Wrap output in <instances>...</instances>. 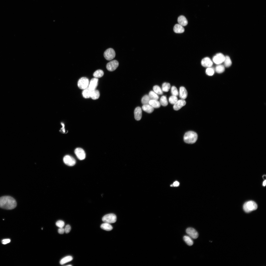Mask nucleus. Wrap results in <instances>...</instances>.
Wrapping results in <instances>:
<instances>
[{"mask_svg":"<svg viewBox=\"0 0 266 266\" xmlns=\"http://www.w3.org/2000/svg\"><path fill=\"white\" fill-rule=\"evenodd\" d=\"M174 30L176 33H180L184 32L185 31V29L183 26L179 25V24H177L174 27Z\"/></svg>","mask_w":266,"mask_h":266,"instance_id":"a211bd4d","label":"nucleus"},{"mask_svg":"<svg viewBox=\"0 0 266 266\" xmlns=\"http://www.w3.org/2000/svg\"><path fill=\"white\" fill-rule=\"evenodd\" d=\"M98 78L92 79L89 83L88 88L91 91L96 89L98 86Z\"/></svg>","mask_w":266,"mask_h":266,"instance_id":"f8f14e48","label":"nucleus"},{"mask_svg":"<svg viewBox=\"0 0 266 266\" xmlns=\"http://www.w3.org/2000/svg\"><path fill=\"white\" fill-rule=\"evenodd\" d=\"M65 232L67 233H68L71 230V227L69 225H67L65 228Z\"/></svg>","mask_w":266,"mask_h":266,"instance_id":"4c0bfd02","label":"nucleus"},{"mask_svg":"<svg viewBox=\"0 0 266 266\" xmlns=\"http://www.w3.org/2000/svg\"><path fill=\"white\" fill-rule=\"evenodd\" d=\"M171 92L173 95L177 96L179 94V92L177 88L175 86H173L171 88Z\"/></svg>","mask_w":266,"mask_h":266,"instance_id":"c9c22d12","label":"nucleus"},{"mask_svg":"<svg viewBox=\"0 0 266 266\" xmlns=\"http://www.w3.org/2000/svg\"><path fill=\"white\" fill-rule=\"evenodd\" d=\"M225 70V66L221 64L218 65L216 66L215 68V71L218 73H222Z\"/></svg>","mask_w":266,"mask_h":266,"instance_id":"bb28decb","label":"nucleus"},{"mask_svg":"<svg viewBox=\"0 0 266 266\" xmlns=\"http://www.w3.org/2000/svg\"><path fill=\"white\" fill-rule=\"evenodd\" d=\"M11 240L10 239H3L2 241V243L4 245H6L10 242Z\"/></svg>","mask_w":266,"mask_h":266,"instance_id":"58836bf2","label":"nucleus"},{"mask_svg":"<svg viewBox=\"0 0 266 266\" xmlns=\"http://www.w3.org/2000/svg\"><path fill=\"white\" fill-rule=\"evenodd\" d=\"M67 266H72V265H67Z\"/></svg>","mask_w":266,"mask_h":266,"instance_id":"c03bdc74","label":"nucleus"},{"mask_svg":"<svg viewBox=\"0 0 266 266\" xmlns=\"http://www.w3.org/2000/svg\"><path fill=\"white\" fill-rule=\"evenodd\" d=\"M17 203L15 199L10 196H4L0 197V207L7 210H11L16 207Z\"/></svg>","mask_w":266,"mask_h":266,"instance_id":"f257e3e1","label":"nucleus"},{"mask_svg":"<svg viewBox=\"0 0 266 266\" xmlns=\"http://www.w3.org/2000/svg\"><path fill=\"white\" fill-rule=\"evenodd\" d=\"M91 92L88 88L84 89L82 93L83 97L85 99L90 98Z\"/></svg>","mask_w":266,"mask_h":266,"instance_id":"412c9836","label":"nucleus"},{"mask_svg":"<svg viewBox=\"0 0 266 266\" xmlns=\"http://www.w3.org/2000/svg\"><path fill=\"white\" fill-rule=\"evenodd\" d=\"M116 56L115 52L113 49L109 48L104 52V56L105 59L108 60H110L114 59Z\"/></svg>","mask_w":266,"mask_h":266,"instance_id":"39448f33","label":"nucleus"},{"mask_svg":"<svg viewBox=\"0 0 266 266\" xmlns=\"http://www.w3.org/2000/svg\"><path fill=\"white\" fill-rule=\"evenodd\" d=\"M160 103L163 106L165 107L167 106L168 103L166 97L163 96L161 97L160 99Z\"/></svg>","mask_w":266,"mask_h":266,"instance_id":"7c9ffc66","label":"nucleus"},{"mask_svg":"<svg viewBox=\"0 0 266 266\" xmlns=\"http://www.w3.org/2000/svg\"><path fill=\"white\" fill-rule=\"evenodd\" d=\"M178 21L179 24L182 26H186L188 24V21L187 19L184 16H180L178 17Z\"/></svg>","mask_w":266,"mask_h":266,"instance_id":"f3484780","label":"nucleus"},{"mask_svg":"<svg viewBox=\"0 0 266 266\" xmlns=\"http://www.w3.org/2000/svg\"><path fill=\"white\" fill-rule=\"evenodd\" d=\"M56 225L59 228H63L65 225V223L62 220H59L56 222Z\"/></svg>","mask_w":266,"mask_h":266,"instance_id":"e433bc0d","label":"nucleus"},{"mask_svg":"<svg viewBox=\"0 0 266 266\" xmlns=\"http://www.w3.org/2000/svg\"><path fill=\"white\" fill-rule=\"evenodd\" d=\"M178 101L177 96L173 95L170 97L169 99V102L171 104H175Z\"/></svg>","mask_w":266,"mask_h":266,"instance_id":"72a5a7b5","label":"nucleus"},{"mask_svg":"<svg viewBox=\"0 0 266 266\" xmlns=\"http://www.w3.org/2000/svg\"><path fill=\"white\" fill-rule=\"evenodd\" d=\"M143 111L148 113H152L154 111V108L150 105H143L142 107Z\"/></svg>","mask_w":266,"mask_h":266,"instance_id":"6ab92c4d","label":"nucleus"},{"mask_svg":"<svg viewBox=\"0 0 266 266\" xmlns=\"http://www.w3.org/2000/svg\"><path fill=\"white\" fill-rule=\"evenodd\" d=\"M61 124L63 126V127L61 129V130L64 133H65V131L64 129V125L63 123H61Z\"/></svg>","mask_w":266,"mask_h":266,"instance_id":"79ce46f5","label":"nucleus"},{"mask_svg":"<svg viewBox=\"0 0 266 266\" xmlns=\"http://www.w3.org/2000/svg\"><path fill=\"white\" fill-rule=\"evenodd\" d=\"M224 66L226 67H229L232 64L231 60L228 56L225 57V60L224 62Z\"/></svg>","mask_w":266,"mask_h":266,"instance_id":"c85d7f7f","label":"nucleus"},{"mask_svg":"<svg viewBox=\"0 0 266 266\" xmlns=\"http://www.w3.org/2000/svg\"><path fill=\"white\" fill-rule=\"evenodd\" d=\"M100 96V94L99 90L96 89L91 91L90 98L92 99H97L99 98Z\"/></svg>","mask_w":266,"mask_h":266,"instance_id":"aec40b11","label":"nucleus"},{"mask_svg":"<svg viewBox=\"0 0 266 266\" xmlns=\"http://www.w3.org/2000/svg\"><path fill=\"white\" fill-rule=\"evenodd\" d=\"M89 84L88 79L86 77H82L79 80L78 86L80 89L84 90L88 88Z\"/></svg>","mask_w":266,"mask_h":266,"instance_id":"423d86ee","label":"nucleus"},{"mask_svg":"<svg viewBox=\"0 0 266 266\" xmlns=\"http://www.w3.org/2000/svg\"><path fill=\"white\" fill-rule=\"evenodd\" d=\"M64 163L69 166H73L76 164L75 159L73 157L69 155L65 156L63 158Z\"/></svg>","mask_w":266,"mask_h":266,"instance_id":"6e6552de","label":"nucleus"},{"mask_svg":"<svg viewBox=\"0 0 266 266\" xmlns=\"http://www.w3.org/2000/svg\"><path fill=\"white\" fill-rule=\"evenodd\" d=\"M198 138L197 134L193 131H189L186 133L184 136V140L185 142L188 144L195 143L197 141Z\"/></svg>","mask_w":266,"mask_h":266,"instance_id":"f03ea898","label":"nucleus"},{"mask_svg":"<svg viewBox=\"0 0 266 266\" xmlns=\"http://www.w3.org/2000/svg\"><path fill=\"white\" fill-rule=\"evenodd\" d=\"M149 96L151 100H158L159 99L158 95L154 91H151L149 93Z\"/></svg>","mask_w":266,"mask_h":266,"instance_id":"c756f323","label":"nucleus"},{"mask_svg":"<svg viewBox=\"0 0 266 266\" xmlns=\"http://www.w3.org/2000/svg\"><path fill=\"white\" fill-rule=\"evenodd\" d=\"M186 104V102L184 100L181 99L178 100L174 104L173 106L174 109L175 110H178L185 106Z\"/></svg>","mask_w":266,"mask_h":266,"instance_id":"ddd939ff","label":"nucleus"},{"mask_svg":"<svg viewBox=\"0 0 266 266\" xmlns=\"http://www.w3.org/2000/svg\"><path fill=\"white\" fill-rule=\"evenodd\" d=\"M201 63L203 67L207 68L211 67L213 64L212 61L208 57L203 59L202 60Z\"/></svg>","mask_w":266,"mask_h":266,"instance_id":"4468645a","label":"nucleus"},{"mask_svg":"<svg viewBox=\"0 0 266 266\" xmlns=\"http://www.w3.org/2000/svg\"><path fill=\"white\" fill-rule=\"evenodd\" d=\"M119 65L118 61L116 60L111 61L107 64L106 68L110 71H113L116 70Z\"/></svg>","mask_w":266,"mask_h":266,"instance_id":"1a4fd4ad","label":"nucleus"},{"mask_svg":"<svg viewBox=\"0 0 266 266\" xmlns=\"http://www.w3.org/2000/svg\"><path fill=\"white\" fill-rule=\"evenodd\" d=\"M180 98L182 99H186L187 96V92L186 88L183 87H181L179 89Z\"/></svg>","mask_w":266,"mask_h":266,"instance_id":"dca6fc26","label":"nucleus"},{"mask_svg":"<svg viewBox=\"0 0 266 266\" xmlns=\"http://www.w3.org/2000/svg\"><path fill=\"white\" fill-rule=\"evenodd\" d=\"M101 227L102 229L107 231H110L113 229L112 227L110 224L107 223L102 224Z\"/></svg>","mask_w":266,"mask_h":266,"instance_id":"393cba45","label":"nucleus"},{"mask_svg":"<svg viewBox=\"0 0 266 266\" xmlns=\"http://www.w3.org/2000/svg\"><path fill=\"white\" fill-rule=\"evenodd\" d=\"M149 105L156 108H159L161 106L160 102L156 100H151L149 102Z\"/></svg>","mask_w":266,"mask_h":266,"instance_id":"5701e85b","label":"nucleus"},{"mask_svg":"<svg viewBox=\"0 0 266 266\" xmlns=\"http://www.w3.org/2000/svg\"><path fill=\"white\" fill-rule=\"evenodd\" d=\"M151 100L149 95H146L144 96L141 99V103L144 105H149V102Z\"/></svg>","mask_w":266,"mask_h":266,"instance_id":"4be33fe9","label":"nucleus"},{"mask_svg":"<svg viewBox=\"0 0 266 266\" xmlns=\"http://www.w3.org/2000/svg\"><path fill=\"white\" fill-rule=\"evenodd\" d=\"M65 232V229L63 228H59L58 230V232L60 234H63Z\"/></svg>","mask_w":266,"mask_h":266,"instance_id":"ea45409f","label":"nucleus"},{"mask_svg":"<svg viewBox=\"0 0 266 266\" xmlns=\"http://www.w3.org/2000/svg\"><path fill=\"white\" fill-rule=\"evenodd\" d=\"M104 75L103 71L101 69H99L95 71L93 74V76L96 78H99L102 77Z\"/></svg>","mask_w":266,"mask_h":266,"instance_id":"a878e982","label":"nucleus"},{"mask_svg":"<svg viewBox=\"0 0 266 266\" xmlns=\"http://www.w3.org/2000/svg\"><path fill=\"white\" fill-rule=\"evenodd\" d=\"M187 234L191 237L193 239H197L199 235L197 231L194 228L189 227L186 230Z\"/></svg>","mask_w":266,"mask_h":266,"instance_id":"9d476101","label":"nucleus"},{"mask_svg":"<svg viewBox=\"0 0 266 266\" xmlns=\"http://www.w3.org/2000/svg\"><path fill=\"white\" fill-rule=\"evenodd\" d=\"M75 153L78 158L80 160L84 159L86 158V154L84 150L80 148H77L75 150Z\"/></svg>","mask_w":266,"mask_h":266,"instance_id":"9b49d317","label":"nucleus"},{"mask_svg":"<svg viewBox=\"0 0 266 266\" xmlns=\"http://www.w3.org/2000/svg\"><path fill=\"white\" fill-rule=\"evenodd\" d=\"M134 114L136 120L138 121L140 120L142 116V110L141 108L139 107L136 108L135 110Z\"/></svg>","mask_w":266,"mask_h":266,"instance_id":"2eb2a0df","label":"nucleus"},{"mask_svg":"<svg viewBox=\"0 0 266 266\" xmlns=\"http://www.w3.org/2000/svg\"><path fill=\"white\" fill-rule=\"evenodd\" d=\"M179 185V183L177 181L175 182L173 184V186L175 187H178Z\"/></svg>","mask_w":266,"mask_h":266,"instance_id":"a19ab883","label":"nucleus"},{"mask_svg":"<svg viewBox=\"0 0 266 266\" xmlns=\"http://www.w3.org/2000/svg\"><path fill=\"white\" fill-rule=\"evenodd\" d=\"M183 239L188 246H191L193 245V241L190 237L187 236H184L183 237Z\"/></svg>","mask_w":266,"mask_h":266,"instance_id":"cd10ccee","label":"nucleus"},{"mask_svg":"<svg viewBox=\"0 0 266 266\" xmlns=\"http://www.w3.org/2000/svg\"><path fill=\"white\" fill-rule=\"evenodd\" d=\"M102 220L105 223H113L116 221L117 217L114 214H109L104 216L102 218Z\"/></svg>","mask_w":266,"mask_h":266,"instance_id":"20e7f679","label":"nucleus"},{"mask_svg":"<svg viewBox=\"0 0 266 266\" xmlns=\"http://www.w3.org/2000/svg\"><path fill=\"white\" fill-rule=\"evenodd\" d=\"M256 203L253 201H250L246 202L243 206V209L246 213H249L256 210L257 208Z\"/></svg>","mask_w":266,"mask_h":266,"instance_id":"7ed1b4c3","label":"nucleus"},{"mask_svg":"<svg viewBox=\"0 0 266 266\" xmlns=\"http://www.w3.org/2000/svg\"><path fill=\"white\" fill-rule=\"evenodd\" d=\"M225 57L221 53H219L216 54L213 58V60L214 62L216 64H221L224 62L225 60Z\"/></svg>","mask_w":266,"mask_h":266,"instance_id":"0eeeda50","label":"nucleus"},{"mask_svg":"<svg viewBox=\"0 0 266 266\" xmlns=\"http://www.w3.org/2000/svg\"><path fill=\"white\" fill-rule=\"evenodd\" d=\"M153 90L157 94L161 95L163 94V91L158 86H154L153 87Z\"/></svg>","mask_w":266,"mask_h":266,"instance_id":"473e14b6","label":"nucleus"},{"mask_svg":"<svg viewBox=\"0 0 266 266\" xmlns=\"http://www.w3.org/2000/svg\"><path fill=\"white\" fill-rule=\"evenodd\" d=\"M266 180H264V182H263V186H266Z\"/></svg>","mask_w":266,"mask_h":266,"instance_id":"37998d69","label":"nucleus"},{"mask_svg":"<svg viewBox=\"0 0 266 266\" xmlns=\"http://www.w3.org/2000/svg\"><path fill=\"white\" fill-rule=\"evenodd\" d=\"M171 87V85L170 83H164L162 85V91L165 92H167L170 89Z\"/></svg>","mask_w":266,"mask_h":266,"instance_id":"2f4dec72","label":"nucleus"},{"mask_svg":"<svg viewBox=\"0 0 266 266\" xmlns=\"http://www.w3.org/2000/svg\"><path fill=\"white\" fill-rule=\"evenodd\" d=\"M73 257L70 256H66L62 259L60 261V264L62 265L69 262L73 259Z\"/></svg>","mask_w":266,"mask_h":266,"instance_id":"b1692460","label":"nucleus"},{"mask_svg":"<svg viewBox=\"0 0 266 266\" xmlns=\"http://www.w3.org/2000/svg\"><path fill=\"white\" fill-rule=\"evenodd\" d=\"M206 74L209 76H212L213 75L214 73V69L210 67L208 68L206 70Z\"/></svg>","mask_w":266,"mask_h":266,"instance_id":"f704fd0d","label":"nucleus"}]
</instances>
